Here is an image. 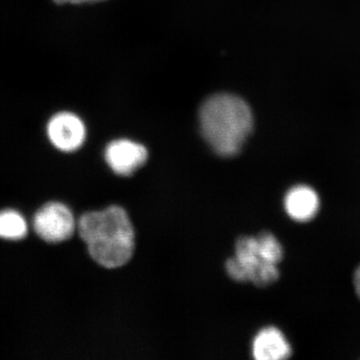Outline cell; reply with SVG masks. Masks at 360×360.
Listing matches in <instances>:
<instances>
[{
    "label": "cell",
    "instance_id": "6da1fadb",
    "mask_svg": "<svg viewBox=\"0 0 360 360\" xmlns=\"http://www.w3.org/2000/svg\"><path fill=\"white\" fill-rule=\"evenodd\" d=\"M77 229L90 257L105 269L122 266L134 255V225L120 206L85 213L78 221Z\"/></svg>",
    "mask_w": 360,
    "mask_h": 360
},
{
    "label": "cell",
    "instance_id": "7a4b0ae2",
    "mask_svg": "<svg viewBox=\"0 0 360 360\" xmlns=\"http://www.w3.org/2000/svg\"><path fill=\"white\" fill-rule=\"evenodd\" d=\"M201 134L214 153L224 158L238 155L252 131L253 116L248 104L232 94L206 99L200 110Z\"/></svg>",
    "mask_w": 360,
    "mask_h": 360
},
{
    "label": "cell",
    "instance_id": "3957f363",
    "mask_svg": "<svg viewBox=\"0 0 360 360\" xmlns=\"http://www.w3.org/2000/svg\"><path fill=\"white\" fill-rule=\"evenodd\" d=\"M283 257L281 243L274 234L264 232L258 236L239 238L234 257L227 260L225 269L238 283L266 286L278 279V264Z\"/></svg>",
    "mask_w": 360,
    "mask_h": 360
},
{
    "label": "cell",
    "instance_id": "277c9868",
    "mask_svg": "<svg viewBox=\"0 0 360 360\" xmlns=\"http://www.w3.org/2000/svg\"><path fill=\"white\" fill-rule=\"evenodd\" d=\"M33 227L40 238L47 243H58L70 239L77 224L68 206L60 202H49L35 214Z\"/></svg>",
    "mask_w": 360,
    "mask_h": 360
},
{
    "label": "cell",
    "instance_id": "5b68a950",
    "mask_svg": "<svg viewBox=\"0 0 360 360\" xmlns=\"http://www.w3.org/2000/svg\"><path fill=\"white\" fill-rule=\"evenodd\" d=\"M47 136L54 148L63 153H72L82 148L86 137L82 120L71 112L56 113L47 123Z\"/></svg>",
    "mask_w": 360,
    "mask_h": 360
},
{
    "label": "cell",
    "instance_id": "8992f818",
    "mask_svg": "<svg viewBox=\"0 0 360 360\" xmlns=\"http://www.w3.org/2000/svg\"><path fill=\"white\" fill-rule=\"evenodd\" d=\"M106 163L116 174L129 176L146 162L148 149L129 139L110 142L104 153Z\"/></svg>",
    "mask_w": 360,
    "mask_h": 360
},
{
    "label": "cell",
    "instance_id": "52a82bcc",
    "mask_svg": "<svg viewBox=\"0 0 360 360\" xmlns=\"http://www.w3.org/2000/svg\"><path fill=\"white\" fill-rule=\"evenodd\" d=\"M319 198L316 191L307 186H296L284 198V208L290 219L307 222L314 219L319 210Z\"/></svg>",
    "mask_w": 360,
    "mask_h": 360
},
{
    "label": "cell",
    "instance_id": "ba28073f",
    "mask_svg": "<svg viewBox=\"0 0 360 360\" xmlns=\"http://www.w3.org/2000/svg\"><path fill=\"white\" fill-rule=\"evenodd\" d=\"M290 342L279 329L269 326L262 329L252 342L253 357L257 360L286 359L291 355Z\"/></svg>",
    "mask_w": 360,
    "mask_h": 360
},
{
    "label": "cell",
    "instance_id": "9c48e42d",
    "mask_svg": "<svg viewBox=\"0 0 360 360\" xmlns=\"http://www.w3.org/2000/svg\"><path fill=\"white\" fill-rule=\"evenodd\" d=\"M27 231V224L20 213L13 210L0 212V238L20 240Z\"/></svg>",
    "mask_w": 360,
    "mask_h": 360
},
{
    "label": "cell",
    "instance_id": "30bf717a",
    "mask_svg": "<svg viewBox=\"0 0 360 360\" xmlns=\"http://www.w3.org/2000/svg\"><path fill=\"white\" fill-rule=\"evenodd\" d=\"M53 1L58 4H89V2L101 1V0H53Z\"/></svg>",
    "mask_w": 360,
    "mask_h": 360
},
{
    "label": "cell",
    "instance_id": "8fae6325",
    "mask_svg": "<svg viewBox=\"0 0 360 360\" xmlns=\"http://www.w3.org/2000/svg\"><path fill=\"white\" fill-rule=\"evenodd\" d=\"M354 281L355 291H356L357 295L360 298V264L356 270H355Z\"/></svg>",
    "mask_w": 360,
    "mask_h": 360
}]
</instances>
